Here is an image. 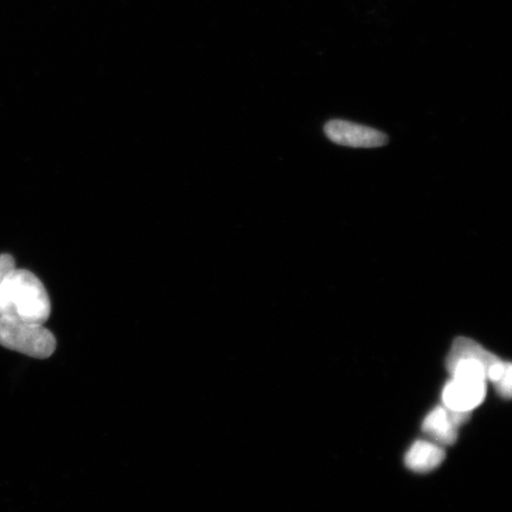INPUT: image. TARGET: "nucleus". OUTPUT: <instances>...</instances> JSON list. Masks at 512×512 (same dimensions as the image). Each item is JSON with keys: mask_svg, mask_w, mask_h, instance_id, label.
<instances>
[{"mask_svg": "<svg viewBox=\"0 0 512 512\" xmlns=\"http://www.w3.org/2000/svg\"><path fill=\"white\" fill-rule=\"evenodd\" d=\"M471 413L451 411L446 407H437L426 416L422 431L438 441L440 445H453L458 438V427L470 419Z\"/></svg>", "mask_w": 512, "mask_h": 512, "instance_id": "5", "label": "nucleus"}, {"mask_svg": "<svg viewBox=\"0 0 512 512\" xmlns=\"http://www.w3.org/2000/svg\"><path fill=\"white\" fill-rule=\"evenodd\" d=\"M495 386L497 388V392L499 395L502 396L504 399H510L511 398V389H512V367L511 363L509 362L507 369H505L503 375L501 376V379H499Z\"/></svg>", "mask_w": 512, "mask_h": 512, "instance_id": "8", "label": "nucleus"}, {"mask_svg": "<svg viewBox=\"0 0 512 512\" xmlns=\"http://www.w3.org/2000/svg\"><path fill=\"white\" fill-rule=\"evenodd\" d=\"M0 345L25 356L46 360L53 356L57 342L43 324L0 317Z\"/></svg>", "mask_w": 512, "mask_h": 512, "instance_id": "2", "label": "nucleus"}, {"mask_svg": "<svg viewBox=\"0 0 512 512\" xmlns=\"http://www.w3.org/2000/svg\"><path fill=\"white\" fill-rule=\"evenodd\" d=\"M460 358H475V360L482 362L486 368V377H488L492 367L502 361L496 355L484 349L482 345L465 337H459L453 342L446 364L456 362Z\"/></svg>", "mask_w": 512, "mask_h": 512, "instance_id": "7", "label": "nucleus"}, {"mask_svg": "<svg viewBox=\"0 0 512 512\" xmlns=\"http://www.w3.org/2000/svg\"><path fill=\"white\" fill-rule=\"evenodd\" d=\"M50 313L48 292L34 273L15 267L0 281V317L44 324Z\"/></svg>", "mask_w": 512, "mask_h": 512, "instance_id": "1", "label": "nucleus"}, {"mask_svg": "<svg viewBox=\"0 0 512 512\" xmlns=\"http://www.w3.org/2000/svg\"><path fill=\"white\" fill-rule=\"evenodd\" d=\"M486 395V381L452 379L444 388L443 401L451 411L471 413L482 405Z\"/></svg>", "mask_w": 512, "mask_h": 512, "instance_id": "4", "label": "nucleus"}, {"mask_svg": "<svg viewBox=\"0 0 512 512\" xmlns=\"http://www.w3.org/2000/svg\"><path fill=\"white\" fill-rule=\"evenodd\" d=\"M324 131L332 143L355 149H374L388 143V137L383 132L345 120L329 121Z\"/></svg>", "mask_w": 512, "mask_h": 512, "instance_id": "3", "label": "nucleus"}, {"mask_svg": "<svg viewBox=\"0 0 512 512\" xmlns=\"http://www.w3.org/2000/svg\"><path fill=\"white\" fill-rule=\"evenodd\" d=\"M446 453L443 447L419 440L406 454V465L414 472L425 473L437 469L444 462Z\"/></svg>", "mask_w": 512, "mask_h": 512, "instance_id": "6", "label": "nucleus"}, {"mask_svg": "<svg viewBox=\"0 0 512 512\" xmlns=\"http://www.w3.org/2000/svg\"><path fill=\"white\" fill-rule=\"evenodd\" d=\"M15 268V260L11 255H0V281Z\"/></svg>", "mask_w": 512, "mask_h": 512, "instance_id": "9", "label": "nucleus"}]
</instances>
